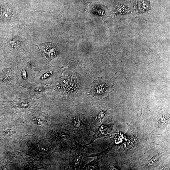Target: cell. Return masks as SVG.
Here are the masks:
<instances>
[{
  "instance_id": "1",
  "label": "cell",
  "mask_w": 170,
  "mask_h": 170,
  "mask_svg": "<svg viewBox=\"0 0 170 170\" xmlns=\"http://www.w3.org/2000/svg\"><path fill=\"white\" fill-rule=\"evenodd\" d=\"M66 124L75 141L85 140L93 130L89 118L80 114H74L67 118Z\"/></svg>"
},
{
  "instance_id": "2",
  "label": "cell",
  "mask_w": 170,
  "mask_h": 170,
  "mask_svg": "<svg viewBox=\"0 0 170 170\" xmlns=\"http://www.w3.org/2000/svg\"><path fill=\"white\" fill-rule=\"evenodd\" d=\"M116 78L110 80H105L102 77L97 78L92 82L89 93L93 97H103L111 92L114 86Z\"/></svg>"
},
{
  "instance_id": "3",
  "label": "cell",
  "mask_w": 170,
  "mask_h": 170,
  "mask_svg": "<svg viewBox=\"0 0 170 170\" xmlns=\"http://www.w3.org/2000/svg\"><path fill=\"white\" fill-rule=\"evenodd\" d=\"M88 145L83 146L75 141L70 150L68 169H78L81 162L84 149Z\"/></svg>"
},
{
  "instance_id": "4",
  "label": "cell",
  "mask_w": 170,
  "mask_h": 170,
  "mask_svg": "<svg viewBox=\"0 0 170 170\" xmlns=\"http://www.w3.org/2000/svg\"><path fill=\"white\" fill-rule=\"evenodd\" d=\"M37 46L39 48L42 56L46 60H51L58 55V50L53 44L46 42Z\"/></svg>"
},
{
  "instance_id": "5",
  "label": "cell",
  "mask_w": 170,
  "mask_h": 170,
  "mask_svg": "<svg viewBox=\"0 0 170 170\" xmlns=\"http://www.w3.org/2000/svg\"><path fill=\"white\" fill-rule=\"evenodd\" d=\"M132 2L139 14L146 12L152 9L149 0H134Z\"/></svg>"
},
{
  "instance_id": "6",
  "label": "cell",
  "mask_w": 170,
  "mask_h": 170,
  "mask_svg": "<svg viewBox=\"0 0 170 170\" xmlns=\"http://www.w3.org/2000/svg\"><path fill=\"white\" fill-rule=\"evenodd\" d=\"M99 158H97L96 159L92 161L91 162L88 164L83 169L85 170H97L99 169Z\"/></svg>"
},
{
  "instance_id": "7",
  "label": "cell",
  "mask_w": 170,
  "mask_h": 170,
  "mask_svg": "<svg viewBox=\"0 0 170 170\" xmlns=\"http://www.w3.org/2000/svg\"><path fill=\"white\" fill-rule=\"evenodd\" d=\"M55 72L53 70H50L45 73L41 77V79H48L49 78L51 77L53 75H55Z\"/></svg>"
},
{
  "instance_id": "8",
  "label": "cell",
  "mask_w": 170,
  "mask_h": 170,
  "mask_svg": "<svg viewBox=\"0 0 170 170\" xmlns=\"http://www.w3.org/2000/svg\"><path fill=\"white\" fill-rule=\"evenodd\" d=\"M28 102L24 100L21 101L19 100V103L18 104H19V107H21V108H25L26 107H27L29 106V104Z\"/></svg>"
}]
</instances>
